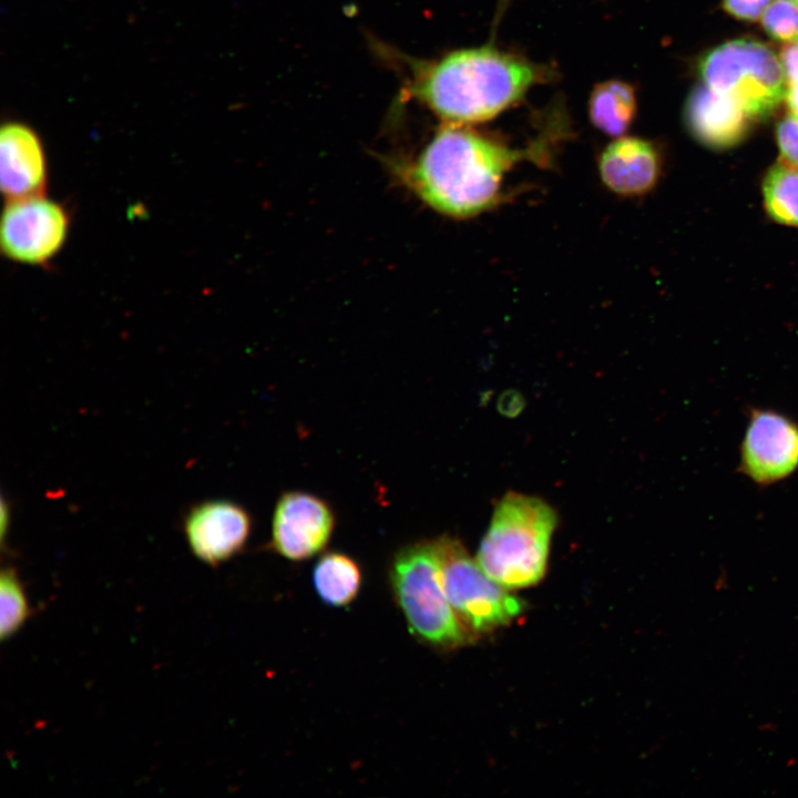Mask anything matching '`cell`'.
<instances>
[{"mask_svg": "<svg viewBox=\"0 0 798 798\" xmlns=\"http://www.w3.org/2000/svg\"><path fill=\"white\" fill-rule=\"evenodd\" d=\"M544 140L523 150L462 125L447 124L417 161L398 166V174L434 211L468 218L495 206L503 197V181L524 158L544 160Z\"/></svg>", "mask_w": 798, "mask_h": 798, "instance_id": "6da1fadb", "label": "cell"}, {"mask_svg": "<svg viewBox=\"0 0 798 798\" xmlns=\"http://www.w3.org/2000/svg\"><path fill=\"white\" fill-rule=\"evenodd\" d=\"M534 63L492 45L461 49L417 68L410 94L447 124L488 121L542 79Z\"/></svg>", "mask_w": 798, "mask_h": 798, "instance_id": "7a4b0ae2", "label": "cell"}, {"mask_svg": "<svg viewBox=\"0 0 798 798\" xmlns=\"http://www.w3.org/2000/svg\"><path fill=\"white\" fill-rule=\"evenodd\" d=\"M556 513L542 499L509 492L497 504L475 560L498 584L512 591L545 575Z\"/></svg>", "mask_w": 798, "mask_h": 798, "instance_id": "3957f363", "label": "cell"}, {"mask_svg": "<svg viewBox=\"0 0 798 798\" xmlns=\"http://www.w3.org/2000/svg\"><path fill=\"white\" fill-rule=\"evenodd\" d=\"M391 589L410 632L441 648H454L475 637L462 624L444 593L437 541L400 549L390 567Z\"/></svg>", "mask_w": 798, "mask_h": 798, "instance_id": "277c9868", "label": "cell"}, {"mask_svg": "<svg viewBox=\"0 0 798 798\" xmlns=\"http://www.w3.org/2000/svg\"><path fill=\"white\" fill-rule=\"evenodd\" d=\"M699 73L706 85L734 99L749 119L768 116L786 95L780 60L757 40L735 39L712 49L700 59Z\"/></svg>", "mask_w": 798, "mask_h": 798, "instance_id": "5b68a950", "label": "cell"}, {"mask_svg": "<svg viewBox=\"0 0 798 798\" xmlns=\"http://www.w3.org/2000/svg\"><path fill=\"white\" fill-rule=\"evenodd\" d=\"M436 541L444 593L475 638L507 626L523 612L524 603L493 581L459 540L441 535Z\"/></svg>", "mask_w": 798, "mask_h": 798, "instance_id": "8992f818", "label": "cell"}, {"mask_svg": "<svg viewBox=\"0 0 798 798\" xmlns=\"http://www.w3.org/2000/svg\"><path fill=\"white\" fill-rule=\"evenodd\" d=\"M70 225L66 207L45 194L10 198L1 216V253L19 264L44 266L63 248Z\"/></svg>", "mask_w": 798, "mask_h": 798, "instance_id": "52a82bcc", "label": "cell"}, {"mask_svg": "<svg viewBox=\"0 0 798 798\" xmlns=\"http://www.w3.org/2000/svg\"><path fill=\"white\" fill-rule=\"evenodd\" d=\"M798 469V423L767 409H753L740 444L738 470L759 485H769Z\"/></svg>", "mask_w": 798, "mask_h": 798, "instance_id": "ba28073f", "label": "cell"}, {"mask_svg": "<svg viewBox=\"0 0 798 798\" xmlns=\"http://www.w3.org/2000/svg\"><path fill=\"white\" fill-rule=\"evenodd\" d=\"M335 528V514L321 498L303 491L278 499L272 522L270 544L291 561H304L325 549Z\"/></svg>", "mask_w": 798, "mask_h": 798, "instance_id": "9c48e42d", "label": "cell"}, {"mask_svg": "<svg viewBox=\"0 0 798 798\" xmlns=\"http://www.w3.org/2000/svg\"><path fill=\"white\" fill-rule=\"evenodd\" d=\"M250 530L248 512L228 500L201 502L192 507L184 519L191 551L211 565H218L243 550Z\"/></svg>", "mask_w": 798, "mask_h": 798, "instance_id": "30bf717a", "label": "cell"}, {"mask_svg": "<svg viewBox=\"0 0 798 798\" xmlns=\"http://www.w3.org/2000/svg\"><path fill=\"white\" fill-rule=\"evenodd\" d=\"M48 162L43 144L29 125L8 122L0 131V185L7 200L44 194Z\"/></svg>", "mask_w": 798, "mask_h": 798, "instance_id": "8fae6325", "label": "cell"}, {"mask_svg": "<svg viewBox=\"0 0 798 798\" xmlns=\"http://www.w3.org/2000/svg\"><path fill=\"white\" fill-rule=\"evenodd\" d=\"M603 184L621 196H638L656 184L661 163L654 145L641 137L620 136L598 157Z\"/></svg>", "mask_w": 798, "mask_h": 798, "instance_id": "7c38bea8", "label": "cell"}, {"mask_svg": "<svg viewBox=\"0 0 798 798\" xmlns=\"http://www.w3.org/2000/svg\"><path fill=\"white\" fill-rule=\"evenodd\" d=\"M684 119L697 141L709 147L726 149L745 136L749 116L734 99L699 84L686 100Z\"/></svg>", "mask_w": 798, "mask_h": 798, "instance_id": "4fadbf2b", "label": "cell"}, {"mask_svg": "<svg viewBox=\"0 0 798 798\" xmlns=\"http://www.w3.org/2000/svg\"><path fill=\"white\" fill-rule=\"evenodd\" d=\"M636 95L631 84L620 80L598 83L589 100V116L603 133L620 137L636 115Z\"/></svg>", "mask_w": 798, "mask_h": 798, "instance_id": "5bb4252c", "label": "cell"}, {"mask_svg": "<svg viewBox=\"0 0 798 798\" xmlns=\"http://www.w3.org/2000/svg\"><path fill=\"white\" fill-rule=\"evenodd\" d=\"M313 582L320 600L340 607L351 603L361 585V571L355 560L340 552H328L316 563Z\"/></svg>", "mask_w": 798, "mask_h": 798, "instance_id": "9a60e30c", "label": "cell"}, {"mask_svg": "<svg viewBox=\"0 0 798 798\" xmlns=\"http://www.w3.org/2000/svg\"><path fill=\"white\" fill-rule=\"evenodd\" d=\"M763 192L766 211L774 221L798 226V167L774 165L764 178Z\"/></svg>", "mask_w": 798, "mask_h": 798, "instance_id": "2e32d148", "label": "cell"}, {"mask_svg": "<svg viewBox=\"0 0 798 798\" xmlns=\"http://www.w3.org/2000/svg\"><path fill=\"white\" fill-rule=\"evenodd\" d=\"M0 636L8 640L25 623L30 615L27 594L16 570L6 567L0 579Z\"/></svg>", "mask_w": 798, "mask_h": 798, "instance_id": "e0dca14e", "label": "cell"}, {"mask_svg": "<svg viewBox=\"0 0 798 798\" xmlns=\"http://www.w3.org/2000/svg\"><path fill=\"white\" fill-rule=\"evenodd\" d=\"M761 23L775 40L798 41V3L789 0L771 2L761 17Z\"/></svg>", "mask_w": 798, "mask_h": 798, "instance_id": "ac0fdd59", "label": "cell"}, {"mask_svg": "<svg viewBox=\"0 0 798 798\" xmlns=\"http://www.w3.org/2000/svg\"><path fill=\"white\" fill-rule=\"evenodd\" d=\"M776 139L782 163L798 167V115L787 114L776 129Z\"/></svg>", "mask_w": 798, "mask_h": 798, "instance_id": "d6986e66", "label": "cell"}, {"mask_svg": "<svg viewBox=\"0 0 798 798\" xmlns=\"http://www.w3.org/2000/svg\"><path fill=\"white\" fill-rule=\"evenodd\" d=\"M770 0H723L724 9L733 17L746 21L758 20Z\"/></svg>", "mask_w": 798, "mask_h": 798, "instance_id": "ffe728a7", "label": "cell"}, {"mask_svg": "<svg viewBox=\"0 0 798 798\" xmlns=\"http://www.w3.org/2000/svg\"><path fill=\"white\" fill-rule=\"evenodd\" d=\"M780 62L787 84L798 82V41L788 42L782 47Z\"/></svg>", "mask_w": 798, "mask_h": 798, "instance_id": "44dd1931", "label": "cell"}, {"mask_svg": "<svg viewBox=\"0 0 798 798\" xmlns=\"http://www.w3.org/2000/svg\"><path fill=\"white\" fill-rule=\"evenodd\" d=\"M785 99L790 112L798 115V82L787 84Z\"/></svg>", "mask_w": 798, "mask_h": 798, "instance_id": "7402d4cb", "label": "cell"}, {"mask_svg": "<svg viewBox=\"0 0 798 798\" xmlns=\"http://www.w3.org/2000/svg\"><path fill=\"white\" fill-rule=\"evenodd\" d=\"M9 523H10V509H9L8 504H7L4 501H2V505H1V526H0V528H1V539H2V542L4 541V535H6V533L8 532Z\"/></svg>", "mask_w": 798, "mask_h": 798, "instance_id": "603a6c76", "label": "cell"}, {"mask_svg": "<svg viewBox=\"0 0 798 798\" xmlns=\"http://www.w3.org/2000/svg\"><path fill=\"white\" fill-rule=\"evenodd\" d=\"M789 1H792V2H796V3H798V0H789Z\"/></svg>", "mask_w": 798, "mask_h": 798, "instance_id": "cb8c5ba5", "label": "cell"}]
</instances>
